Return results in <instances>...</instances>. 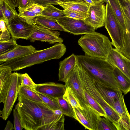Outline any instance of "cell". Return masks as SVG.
<instances>
[{"label":"cell","mask_w":130,"mask_h":130,"mask_svg":"<svg viewBox=\"0 0 130 130\" xmlns=\"http://www.w3.org/2000/svg\"><path fill=\"white\" fill-rule=\"evenodd\" d=\"M15 109L25 130H60L62 128L59 120L63 115L59 110H53L43 102L30 100L19 94Z\"/></svg>","instance_id":"1"},{"label":"cell","mask_w":130,"mask_h":130,"mask_svg":"<svg viewBox=\"0 0 130 130\" xmlns=\"http://www.w3.org/2000/svg\"><path fill=\"white\" fill-rule=\"evenodd\" d=\"M77 61L93 78L104 85L118 91L120 90L115 77L113 65L106 59L77 55Z\"/></svg>","instance_id":"2"},{"label":"cell","mask_w":130,"mask_h":130,"mask_svg":"<svg viewBox=\"0 0 130 130\" xmlns=\"http://www.w3.org/2000/svg\"><path fill=\"white\" fill-rule=\"evenodd\" d=\"M66 46L62 43L35 52L21 57L9 60L1 64L0 67H10L12 71L22 69L54 59L61 57L66 52Z\"/></svg>","instance_id":"3"},{"label":"cell","mask_w":130,"mask_h":130,"mask_svg":"<svg viewBox=\"0 0 130 130\" xmlns=\"http://www.w3.org/2000/svg\"><path fill=\"white\" fill-rule=\"evenodd\" d=\"M78 43L85 55L105 59L112 48L107 36L95 31L82 36Z\"/></svg>","instance_id":"4"},{"label":"cell","mask_w":130,"mask_h":130,"mask_svg":"<svg viewBox=\"0 0 130 130\" xmlns=\"http://www.w3.org/2000/svg\"><path fill=\"white\" fill-rule=\"evenodd\" d=\"M21 82V74L12 73L0 87V103L4 104L1 117L6 120L11 114L18 96V90Z\"/></svg>","instance_id":"5"},{"label":"cell","mask_w":130,"mask_h":130,"mask_svg":"<svg viewBox=\"0 0 130 130\" xmlns=\"http://www.w3.org/2000/svg\"><path fill=\"white\" fill-rule=\"evenodd\" d=\"M106 6L104 26L111 40L112 45L119 50L123 45L125 32L119 24L108 1Z\"/></svg>","instance_id":"6"},{"label":"cell","mask_w":130,"mask_h":130,"mask_svg":"<svg viewBox=\"0 0 130 130\" xmlns=\"http://www.w3.org/2000/svg\"><path fill=\"white\" fill-rule=\"evenodd\" d=\"M34 23L29 22L18 15L8 22L7 26L12 38L15 40H28L34 30Z\"/></svg>","instance_id":"7"},{"label":"cell","mask_w":130,"mask_h":130,"mask_svg":"<svg viewBox=\"0 0 130 130\" xmlns=\"http://www.w3.org/2000/svg\"><path fill=\"white\" fill-rule=\"evenodd\" d=\"M81 109L73 108L74 119L78 121L85 129L96 130L98 121L100 116L89 104H86Z\"/></svg>","instance_id":"8"},{"label":"cell","mask_w":130,"mask_h":130,"mask_svg":"<svg viewBox=\"0 0 130 130\" xmlns=\"http://www.w3.org/2000/svg\"><path fill=\"white\" fill-rule=\"evenodd\" d=\"M56 22L66 32L74 35L85 34L95 31V29L86 23L84 20L65 16L59 19Z\"/></svg>","instance_id":"9"},{"label":"cell","mask_w":130,"mask_h":130,"mask_svg":"<svg viewBox=\"0 0 130 130\" xmlns=\"http://www.w3.org/2000/svg\"><path fill=\"white\" fill-rule=\"evenodd\" d=\"M106 6L103 2H98L90 5L88 16L84 21L95 29L104 26Z\"/></svg>","instance_id":"10"},{"label":"cell","mask_w":130,"mask_h":130,"mask_svg":"<svg viewBox=\"0 0 130 130\" xmlns=\"http://www.w3.org/2000/svg\"><path fill=\"white\" fill-rule=\"evenodd\" d=\"M34 30L28 40L30 42L40 41L51 44L56 43H62L63 39L60 37V32L57 31L51 30L38 25L34 23Z\"/></svg>","instance_id":"11"},{"label":"cell","mask_w":130,"mask_h":130,"mask_svg":"<svg viewBox=\"0 0 130 130\" xmlns=\"http://www.w3.org/2000/svg\"><path fill=\"white\" fill-rule=\"evenodd\" d=\"M65 83L66 87L72 89L82 108L86 104H89L85 98L84 89L76 66L68 75Z\"/></svg>","instance_id":"12"},{"label":"cell","mask_w":130,"mask_h":130,"mask_svg":"<svg viewBox=\"0 0 130 130\" xmlns=\"http://www.w3.org/2000/svg\"><path fill=\"white\" fill-rule=\"evenodd\" d=\"M106 60L130 79V59L124 56L119 50L112 48Z\"/></svg>","instance_id":"13"},{"label":"cell","mask_w":130,"mask_h":130,"mask_svg":"<svg viewBox=\"0 0 130 130\" xmlns=\"http://www.w3.org/2000/svg\"><path fill=\"white\" fill-rule=\"evenodd\" d=\"M66 89L65 85L52 82L37 84L36 91L53 98L63 97Z\"/></svg>","instance_id":"14"},{"label":"cell","mask_w":130,"mask_h":130,"mask_svg":"<svg viewBox=\"0 0 130 130\" xmlns=\"http://www.w3.org/2000/svg\"><path fill=\"white\" fill-rule=\"evenodd\" d=\"M93 78L96 88L104 100L112 108L115 103L123 94L122 92L120 90L117 91L106 87Z\"/></svg>","instance_id":"15"},{"label":"cell","mask_w":130,"mask_h":130,"mask_svg":"<svg viewBox=\"0 0 130 130\" xmlns=\"http://www.w3.org/2000/svg\"><path fill=\"white\" fill-rule=\"evenodd\" d=\"M36 50L31 45L22 46L18 45L11 51L0 55V64L12 59L25 56L32 53Z\"/></svg>","instance_id":"16"},{"label":"cell","mask_w":130,"mask_h":130,"mask_svg":"<svg viewBox=\"0 0 130 130\" xmlns=\"http://www.w3.org/2000/svg\"><path fill=\"white\" fill-rule=\"evenodd\" d=\"M18 16L31 23L36 17L41 16L45 7L33 3L25 9L18 8Z\"/></svg>","instance_id":"17"},{"label":"cell","mask_w":130,"mask_h":130,"mask_svg":"<svg viewBox=\"0 0 130 130\" xmlns=\"http://www.w3.org/2000/svg\"><path fill=\"white\" fill-rule=\"evenodd\" d=\"M77 62V56L74 54L60 62L58 74L59 81L65 82L68 75L75 67Z\"/></svg>","instance_id":"18"},{"label":"cell","mask_w":130,"mask_h":130,"mask_svg":"<svg viewBox=\"0 0 130 130\" xmlns=\"http://www.w3.org/2000/svg\"><path fill=\"white\" fill-rule=\"evenodd\" d=\"M57 3L58 5L64 9L87 13L90 5L83 0L65 2L58 0Z\"/></svg>","instance_id":"19"},{"label":"cell","mask_w":130,"mask_h":130,"mask_svg":"<svg viewBox=\"0 0 130 130\" xmlns=\"http://www.w3.org/2000/svg\"><path fill=\"white\" fill-rule=\"evenodd\" d=\"M114 73L120 90L124 94H126L130 91V79L116 67Z\"/></svg>","instance_id":"20"},{"label":"cell","mask_w":130,"mask_h":130,"mask_svg":"<svg viewBox=\"0 0 130 130\" xmlns=\"http://www.w3.org/2000/svg\"><path fill=\"white\" fill-rule=\"evenodd\" d=\"M34 22L36 25L53 30H58L66 32L59 24L56 22L44 17L40 16L36 18Z\"/></svg>","instance_id":"21"},{"label":"cell","mask_w":130,"mask_h":130,"mask_svg":"<svg viewBox=\"0 0 130 130\" xmlns=\"http://www.w3.org/2000/svg\"><path fill=\"white\" fill-rule=\"evenodd\" d=\"M18 15L16 11L13 9L5 0H0V19H3L7 25L9 21Z\"/></svg>","instance_id":"22"},{"label":"cell","mask_w":130,"mask_h":130,"mask_svg":"<svg viewBox=\"0 0 130 130\" xmlns=\"http://www.w3.org/2000/svg\"><path fill=\"white\" fill-rule=\"evenodd\" d=\"M123 12L125 20L126 30L124 33L123 46L119 50L124 56L130 59V20L123 11Z\"/></svg>","instance_id":"23"},{"label":"cell","mask_w":130,"mask_h":130,"mask_svg":"<svg viewBox=\"0 0 130 130\" xmlns=\"http://www.w3.org/2000/svg\"><path fill=\"white\" fill-rule=\"evenodd\" d=\"M41 16L55 22L59 19L66 16L63 10L59 9L53 5H49L45 7Z\"/></svg>","instance_id":"24"},{"label":"cell","mask_w":130,"mask_h":130,"mask_svg":"<svg viewBox=\"0 0 130 130\" xmlns=\"http://www.w3.org/2000/svg\"><path fill=\"white\" fill-rule=\"evenodd\" d=\"M110 6L123 29H126L122 9L119 0H108Z\"/></svg>","instance_id":"25"},{"label":"cell","mask_w":130,"mask_h":130,"mask_svg":"<svg viewBox=\"0 0 130 130\" xmlns=\"http://www.w3.org/2000/svg\"><path fill=\"white\" fill-rule=\"evenodd\" d=\"M83 88L85 97L86 101L99 116L102 117L107 118L105 112L101 107L96 102L87 90L83 87Z\"/></svg>","instance_id":"26"},{"label":"cell","mask_w":130,"mask_h":130,"mask_svg":"<svg viewBox=\"0 0 130 130\" xmlns=\"http://www.w3.org/2000/svg\"><path fill=\"white\" fill-rule=\"evenodd\" d=\"M57 99L63 115L74 118L75 113L71 104L63 97L57 98Z\"/></svg>","instance_id":"27"},{"label":"cell","mask_w":130,"mask_h":130,"mask_svg":"<svg viewBox=\"0 0 130 130\" xmlns=\"http://www.w3.org/2000/svg\"><path fill=\"white\" fill-rule=\"evenodd\" d=\"M18 93L25 98L32 101L43 102L36 91H33L21 85L19 86Z\"/></svg>","instance_id":"28"},{"label":"cell","mask_w":130,"mask_h":130,"mask_svg":"<svg viewBox=\"0 0 130 130\" xmlns=\"http://www.w3.org/2000/svg\"><path fill=\"white\" fill-rule=\"evenodd\" d=\"M63 98L71 104L73 108H78L81 109H83L70 88L69 87H66Z\"/></svg>","instance_id":"29"},{"label":"cell","mask_w":130,"mask_h":130,"mask_svg":"<svg viewBox=\"0 0 130 130\" xmlns=\"http://www.w3.org/2000/svg\"><path fill=\"white\" fill-rule=\"evenodd\" d=\"M102 117L99 118L96 130H117L113 123L108 118Z\"/></svg>","instance_id":"30"},{"label":"cell","mask_w":130,"mask_h":130,"mask_svg":"<svg viewBox=\"0 0 130 130\" xmlns=\"http://www.w3.org/2000/svg\"><path fill=\"white\" fill-rule=\"evenodd\" d=\"M42 101L54 110H61L57 99H55L36 91Z\"/></svg>","instance_id":"31"},{"label":"cell","mask_w":130,"mask_h":130,"mask_svg":"<svg viewBox=\"0 0 130 130\" xmlns=\"http://www.w3.org/2000/svg\"><path fill=\"white\" fill-rule=\"evenodd\" d=\"M116 126L117 130H130V115L128 111L120 117Z\"/></svg>","instance_id":"32"},{"label":"cell","mask_w":130,"mask_h":130,"mask_svg":"<svg viewBox=\"0 0 130 130\" xmlns=\"http://www.w3.org/2000/svg\"><path fill=\"white\" fill-rule=\"evenodd\" d=\"M18 45L16 41L12 38L7 41L0 42V55L11 51Z\"/></svg>","instance_id":"33"},{"label":"cell","mask_w":130,"mask_h":130,"mask_svg":"<svg viewBox=\"0 0 130 130\" xmlns=\"http://www.w3.org/2000/svg\"><path fill=\"white\" fill-rule=\"evenodd\" d=\"M112 108L120 117L124 115L128 111L125 103L123 94L115 103Z\"/></svg>","instance_id":"34"},{"label":"cell","mask_w":130,"mask_h":130,"mask_svg":"<svg viewBox=\"0 0 130 130\" xmlns=\"http://www.w3.org/2000/svg\"><path fill=\"white\" fill-rule=\"evenodd\" d=\"M36 85L27 73L21 74V85L35 91Z\"/></svg>","instance_id":"35"},{"label":"cell","mask_w":130,"mask_h":130,"mask_svg":"<svg viewBox=\"0 0 130 130\" xmlns=\"http://www.w3.org/2000/svg\"><path fill=\"white\" fill-rule=\"evenodd\" d=\"M63 11L66 16L76 19L84 20L88 16L85 13L64 9Z\"/></svg>","instance_id":"36"},{"label":"cell","mask_w":130,"mask_h":130,"mask_svg":"<svg viewBox=\"0 0 130 130\" xmlns=\"http://www.w3.org/2000/svg\"><path fill=\"white\" fill-rule=\"evenodd\" d=\"M12 71L9 67H0V87L2 86L6 79L12 74Z\"/></svg>","instance_id":"37"},{"label":"cell","mask_w":130,"mask_h":130,"mask_svg":"<svg viewBox=\"0 0 130 130\" xmlns=\"http://www.w3.org/2000/svg\"><path fill=\"white\" fill-rule=\"evenodd\" d=\"M14 129L15 130H22L23 128L22 127L20 117L17 110L14 109L13 111Z\"/></svg>","instance_id":"38"},{"label":"cell","mask_w":130,"mask_h":130,"mask_svg":"<svg viewBox=\"0 0 130 130\" xmlns=\"http://www.w3.org/2000/svg\"><path fill=\"white\" fill-rule=\"evenodd\" d=\"M122 10L130 20V0H119Z\"/></svg>","instance_id":"39"},{"label":"cell","mask_w":130,"mask_h":130,"mask_svg":"<svg viewBox=\"0 0 130 130\" xmlns=\"http://www.w3.org/2000/svg\"><path fill=\"white\" fill-rule=\"evenodd\" d=\"M34 3L45 7L49 5H58V0H32Z\"/></svg>","instance_id":"40"},{"label":"cell","mask_w":130,"mask_h":130,"mask_svg":"<svg viewBox=\"0 0 130 130\" xmlns=\"http://www.w3.org/2000/svg\"><path fill=\"white\" fill-rule=\"evenodd\" d=\"M8 28L5 31L0 32V42L7 41L10 39L11 36Z\"/></svg>","instance_id":"41"},{"label":"cell","mask_w":130,"mask_h":130,"mask_svg":"<svg viewBox=\"0 0 130 130\" xmlns=\"http://www.w3.org/2000/svg\"><path fill=\"white\" fill-rule=\"evenodd\" d=\"M33 3L32 0H19V6L18 8L25 9Z\"/></svg>","instance_id":"42"},{"label":"cell","mask_w":130,"mask_h":130,"mask_svg":"<svg viewBox=\"0 0 130 130\" xmlns=\"http://www.w3.org/2000/svg\"><path fill=\"white\" fill-rule=\"evenodd\" d=\"M6 2L14 10L19 6V0H5Z\"/></svg>","instance_id":"43"},{"label":"cell","mask_w":130,"mask_h":130,"mask_svg":"<svg viewBox=\"0 0 130 130\" xmlns=\"http://www.w3.org/2000/svg\"><path fill=\"white\" fill-rule=\"evenodd\" d=\"M7 29L5 21L3 19H0V31L3 32Z\"/></svg>","instance_id":"44"},{"label":"cell","mask_w":130,"mask_h":130,"mask_svg":"<svg viewBox=\"0 0 130 130\" xmlns=\"http://www.w3.org/2000/svg\"><path fill=\"white\" fill-rule=\"evenodd\" d=\"M13 129H14V127L13 126V124L11 121L8 120L4 129V130H12Z\"/></svg>","instance_id":"45"},{"label":"cell","mask_w":130,"mask_h":130,"mask_svg":"<svg viewBox=\"0 0 130 130\" xmlns=\"http://www.w3.org/2000/svg\"><path fill=\"white\" fill-rule=\"evenodd\" d=\"M88 4L91 5L94 4L96 2H95L92 0H83Z\"/></svg>","instance_id":"46"},{"label":"cell","mask_w":130,"mask_h":130,"mask_svg":"<svg viewBox=\"0 0 130 130\" xmlns=\"http://www.w3.org/2000/svg\"><path fill=\"white\" fill-rule=\"evenodd\" d=\"M62 2H69L72 1H82L83 0H58Z\"/></svg>","instance_id":"47"},{"label":"cell","mask_w":130,"mask_h":130,"mask_svg":"<svg viewBox=\"0 0 130 130\" xmlns=\"http://www.w3.org/2000/svg\"><path fill=\"white\" fill-rule=\"evenodd\" d=\"M95 2H104L107 3L108 2V0H92Z\"/></svg>","instance_id":"48"}]
</instances>
